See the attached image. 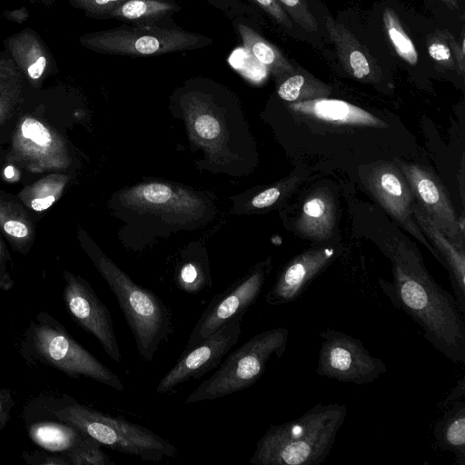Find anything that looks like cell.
<instances>
[{"label": "cell", "instance_id": "cell-38", "mask_svg": "<svg viewBox=\"0 0 465 465\" xmlns=\"http://www.w3.org/2000/svg\"><path fill=\"white\" fill-rule=\"evenodd\" d=\"M55 198L53 195L44 198H35L31 202V206L35 211H43L51 206Z\"/></svg>", "mask_w": 465, "mask_h": 465}, {"label": "cell", "instance_id": "cell-17", "mask_svg": "<svg viewBox=\"0 0 465 465\" xmlns=\"http://www.w3.org/2000/svg\"><path fill=\"white\" fill-rule=\"evenodd\" d=\"M295 114L322 122L350 126L386 128L388 124L370 112L339 99L318 98L291 103Z\"/></svg>", "mask_w": 465, "mask_h": 465}, {"label": "cell", "instance_id": "cell-22", "mask_svg": "<svg viewBox=\"0 0 465 465\" xmlns=\"http://www.w3.org/2000/svg\"><path fill=\"white\" fill-rule=\"evenodd\" d=\"M30 440L50 452L66 453L84 436L74 427L48 418L25 419Z\"/></svg>", "mask_w": 465, "mask_h": 465}, {"label": "cell", "instance_id": "cell-11", "mask_svg": "<svg viewBox=\"0 0 465 465\" xmlns=\"http://www.w3.org/2000/svg\"><path fill=\"white\" fill-rule=\"evenodd\" d=\"M65 282L63 299L69 315L97 340L114 361L120 364L122 353L107 306L84 279L66 273Z\"/></svg>", "mask_w": 465, "mask_h": 465}, {"label": "cell", "instance_id": "cell-9", "mask_svg": "<svg viewBox=\"0 0 465 465\" xmlns=\"http://www.w3.org/2000/svg\"><path fill=\"white\" fill-rule=\"evenodd\" d=\"M270 269V262L259 263L248 274L213 296L194 325L183 351L197 346L229 321L242 320L257 301Z\"/></svg>", "mask_w": 465, "mask_h": 465}, {"label": "cell", "instance_id": "cell-7", "mask_svg": "<svg viewBox=\"0 0 465 465\" xmlns=\"http://www.w3.org/2000/svg\"><path fill=\"white\" fill-rule=\"evenodd\" d=\"M213 38L184 30L179 26L117 27L84 34L81 45L95 53L144 58L166 54L182 53L212 45Z\"/></svg>", "mask_w": 465, "mask_h": 465}, {"label": "cell", "instance_id": "cell-36", "mask_svg": "<svg viewBox=\"0 0 465 465\" xmlns=\"http://www.w3.org/2000/svg\"><path fill=\"white\" fill-rule=\"evenodd\" d=\"M15 407L12 391L7 388L0 390V431L7 425L12 409Z\"/></svg>", "mask_w": 465, "mask_h": 465}, {"label": "cell", "instance_id": "cell-31", "mask_svg": "<svg viewBox=\"0 0 465 465\" xmlns=\"http://www.w3.org/2000/svg\"><path fill=\"white\" fill-rule=\"evenodd\" d=\"M251 5L257 8L267 15H269L274 22L286 29L292 28V23L289 15L282 9L277 0H247Z\"/></svg>", "mask_w": 465, "mask_h": 465}, {"label": "cell", "instance_id": "cell-32", "mask_svg": "<svg viewBox=\"0 0 465 465\" xmlns=\"http://www.w3.org/2000/svg\"><path fill=\"white\" fill-rule=\"evenodd\" d=\"M22 459L29 465H70L64 454L50 452L44 449L25 450Z\"/></svg>", "mask_w": 465, "mask_h": 465}, {"label": "cell", "instance_id": "cell-21", "mask_svg": "<svg viewBox=\"0 0 465 465\" xmlns=\"http://www.w3.org/2000/svg\"><path fill=\"white\" fill-rule=\"evenodd\" d=\"M5 45L16 66L32 80L39 79L51 62V54L46 46L31 30L26 29L12 35Z\"/></svg>", "mask_w": 465, "mask_h": 465}, {"label": "cell", "instance_id": "cell-13", "mask_svg": "<svg viewBox=\"0 0 465 465\" xmlns=\"http://www.w3.org/2000/svg\"><path fill=\"white\" fill-rule=\"evenodd\" d=\"M396 162L411 188L414 201L452 242L464 250V232L460 229V219L439 178L420 164L399 160Z\"/></svg>", "mask_w": 465, "mask_h": 465}, {"label": "cell", "instance_id": "cell-40", "mask_svg": "<svg viewBox=\"0 0 465 465\" xmlns=\"http://www.w3.org/2000/svg\"><path fill=\"white\" fill-rule=\"evenodd\" d=\"M452 51L457 58L458 64L460 68V72L464 71V38L461 39L460 49L459 50V45L452 44Z\"/></svg>", "mask_w": 465, "mask_h": 465}, {"label": "cell", "instance_id": "cell-39", "mask_svg": "<svg viewBox=\"0 0 465 465\" xmlns=\"http://www.w3.org/2000/svg\"><path fill=\"white\" fill-rule=\"evenodd\" d=\"M464 379L461 378L458 383L457 386L453 389L452 392L449 395V397L446 399L445 404L449 402H453L457 400H460V397L464 395L465 390H464Z\"/></svg>", "mask_w": 465, "mask_h": 465}, {"label": "cell", "instance_id": "cell-1", "mask_svg": "<svg viewBox=\"0 0 465 465\" xmlns=\"http://www.w3.org/2000/svg\"><path fill=\"white\" fill-rule=\"evenodd\" d=\"M392 264V284H381L393 305L422 330L424 338L456 364L465 363V315L455 297L427 271L418 250L394 240L386 243Z\"/></svg>", "mask_w": 465, "mask_h": 465}, {"label": "cell", "instance_id": "cell-5", "mask_svg": "<svg viewBox=\"0 0 465 465\" xmlns=\"http://www.w3.org/2000/svg\"><path fill=\"white\" fill-rule=\"evenodd\" d=\"M95 265L116 297L139 355L144 361H151L159 346L173 333L171 310L154 292L136 284L107 257L97 258Z\"/></svg>", "mask_w": 465, "mask_h": 465}, {"label": "cell", "instance_id": "cell-26", "mask_svg": "<svg viewBox=\"0 0 465 465\" xmlns=\"http://www.w3.org/2000/svg\"><path fill=\"white\" fill-rule=\"evenodd\" d=\"M382 18L388 37L398 55L410 64L415 65L418 63L417 50L396 13L391 8H386Z\"/></svg>", "mask_w": 465, "mask_h": 465}, {"label": "cell", "instance_id": "cell-23", "mask_svg": "<svg viewBox=\"0 0 465 465\" xmlns=\"http://www.w3.org/2000/svg\"><path fill=\"white\" fill-rule=\"evenodd\" d=\"M232 24L243 47L260 64L267 67L278 81L292 73L294 66L291 62L251 25L242 21H233Z\"/></svg>", "mask_w": 465, "mask_h": 465}, {"label": "cell", "instance_id": "cell-41", "mask_svg": "<svg viewBox=\"0 0 465 465\" xmlns=\"http://www.w3.org/2000/svg\"><path fill=\"white\" fill-rule=\"evenodd\" d=\"M5 175L7 178H12L14 176V169L12 166H8L7 168H5Z\"/></svg>", "mask_w": 465, "mask_h": 465}, {"label": "cell", "instance_id": "cell-4", "mask_svg": "<svg viewBox=\"0 0 465 465\" xmlns=\"http://www.w3.org/2000/svg\"><path fill=\"white\" fill-rule=\"evenodd\" d=\"M19 353L29 366L54 368L65 375L94 380L119 391L120 377L76 341L53 315L39 312L29 322L19 344Z\"/></svg>", "mask_w": 465, "mask_h": 465}, {"label": "cell", "instance_id": "cell-30", "mask_svg": "<svg viewBox=\"0 0 465 465\" xmlns=\"http://www.w3.org/2000/svg\"><path fill=\"white\" fill-rule=\"evenodd\" d=\"M76 8L92 18L105 19L106 15L124 0H69Z\"/></svg>", "mask_w": 465, "mask_h": 465}, {"label": "cell", "instance_id": "cell-12", "mask_svg": "<svg viewBox=\"0 0 465 465\" xmlns=\"http://www.w3.org/2000/svg\"><path fill=\"white\" fill-rule=\"evenodd\" d=\"M242 320L232 319L197 346L183 351L176 364L161 379L156 392L164 394L191 379H199L217 368L223 358L237 344Z\"/></svg>", "mask_w": 465, "mask_h": 465}, {"label": "cell", "instance_id": "cell-18", "mask_svg": "<svg viewBox=\"0 0 465 465\" xmlns=\"http://www.w3.org/2000/svg\"><path fill=\"white\" fill-rule=\"evenodd\" d=\"M325 25L333 42L342 67L353 77L363 81H379L381 69L356 36L342 24L327 17Z\"/></svg>", "mask_w": 465, "mask_h": 465}, {"label": "cell", "instance_id": "cell-33", "mask_svg": "<svg viewBox=\"0 0 465 465\" xmlns=\"http://www.w3.org/2000/svg\"><path fill=\"white\" fill-rule=\"evenodd\" d=\"M22 134L39 146H48L52 142L49 131L37 120L27 118L21 126Z\"/></svg>", "mask_w": 465, "mask_h": 465}, {"label": "cell", "instance_id": "cell-34", "mask_svg": "<svg viewBox=\"0 0 465 465\" xmlns=\"http://www.w3.org/2000/svg\"><path fill=\"white\" fill-rule=\"evenodd\" d=\"M290 187L289 183L270 187L256 194L251 201V206L256 209L270 207L276 203Z\"/></svg>", "mask_w": 465, "mask_h": 465}, {"label": "cell", "instance_id": "cell-16", "mask_svg": "<svg viewBox=\"0 0 465 465\" xmlns=\"http://www.w3.org/2000/svg\"><path fill=\"white\" fill-rule=\"evenodd\" d=\"M412 213L421 232L426 235L449 272L454 297L465 315V252L452 242L414 201Z\"/></svg>", "mask_w": 465, "mask_h": 465}, {"label": "cell", "instance_id": "cell-15", "mask_svg": "<svg viewBox=\"0 0 465 465\" xmlns=\"http://www.w3.org/2000/svg\"><path fill=\"white\" fill-rule=\"evenodd\" d=\"M121 199L129 208L191 218L199 216L204 207L194 193L158 182L134 186L122 193Z\"/></svg>", "mask_w": 465, "mask_h": 465}, {"label": "cell", "instance_id": "cell-42", "mask_svg": "<svg viewBox=\"0 0 465 465\" xmlns=\"http://www.w3.org/2000/svg\"><path fill=\"white\" fill-rule=\"evenodd\" d=\"M0 251H1V246H0Z\"/></svg>", "mask_w": 465, "mask_h": 465}, {"label": "cell", "instance_id": "cell-25", "mask_svg": "<svg viewBox=\"0 0 465 465\" xmlns=\"http://www.w3.org/2000/svg\"><path fill=\"white\" fill-rule=\"evenodd\" d=\"M279 82L277 94L281 99L289 103L325 98L331 92L329 85L300 67H294L292 73Z\"/></svg>", "mask_w": 465, "mask_h": 465}, {"label": "cell", "instance_id": "cell-27", "mask_svg": "<svg viewBox=\"0 0 465 465\" xmlns=\"http://www.w3.org/2000/svg\"><path fill=\"white\" fill-rule=\"evenodd\" d=\"M70 465H114L107 453L102 450V444L94 438L85 435L69 451L64 453Z\"/></svg>", "mask_w": 465, "mask_h": 465}, {"label": "cell", "instance_id": "cell-37", "mask_svg": "<svg viewBox=\"0 0 465 465\" xmlns=\"http://www.w3.org/2000/svg\"><path fill=\"white\" fill-rule=\"evenodd\" d=\"M4 229L8 234L18 238L25 237L29 232L27 226L18 221L6 222Z\"/></svg>", "mask_w": 465, "mask_h": 465}, {"label": "cell", "instance_id": "cell-2", "mask_svg": "<svg viewBox=\"0 0 465 465\" xmlns=\"http://www.w3.org/2000/svg\"><path fill=\"white\" fill-rule=\"evenodd\" d=\"M48 418L67 423L102 445L145 461L175 458V446L151 430L79 403L67 395L41 394L25 410V419Z\"/></svg>", "mask_w": 465, "mask_h": 465}, {"label": "cell", "instance_id": "cell-8", "mask_svg": "<svg viewBox=\"0 0 465 465\" xmlns=\"http://www.w3.org/2000/svg\"><path fill=\"white\" fill-rule=\"evenodd\" d=\"M319 336L322 340L316 367L319 376L366 385L386 373L383 361L370 354L361 340L329 328Z\"/></svg>", "mask_w": 465, "mask_h": 465}, {"label": "cell", "instance_id": "cell-24", "mask_svg": "<svg viewBox=\"0 0 465 465\" xmlns=\"http://www.w3.org/2000/svg\"><path fill=\"white\" fill-rule=\"evenodd\" d=\"M438 447L454 454L458 465H465V401L457 400L435 423Z\"/></svg>", "mask_w": 465, "mask_h": 465}, {"label": "cell", "instance_id": "cell-3", "mask_svg": "<svg viewBox=\"0 0 465 465\" xmlns=\"http://www.w3.org/2000/svg\"><path fill=\"white\" fill-rule=\"evenodd\" d=\"M347 416L340 403H318L300 417L272 425L256 444L254 465H320L330 454Z\"/></svg>", "mask_w": 465, "mask_h": 465}, {"label": "cell", "instance_id": "cell-10", "mask_svg": "<svg viewBox=\"0 0 465 465\" xmlns=\"http://www.w3.org/2000/svg\"><path fill=\"white\" fill-rule=\"evenodd\" d=\"M364 184L381 206L409 233L422 243L441 264V260L416 223L411 188L395 163L381 162L364 172Z\"/></svg>", "mask_w": 465, "mask_h": 465}, {"label": "cell", "instance_id": "cell-6", "mask_svg": "<svg viewBox=\"0 0 465 465\" xmlns=\"http://www.w3.org/2000/svg\"><path fill=\"white\" fill-rule=\"evenodd\" d=\"M289 331L276 327L255 334L220 363L219 368L204 380L185 403L216 400L252 386L263 374L268 361L281 358L288 342Z\"/></svg>", "mask_w": 465, "mask_h": 465}, {"label": "cell", "instance_id": "cell-19", "mask_svg": "<svg viewBox=\"0 0 465 465\" xmlns=\"http://www.w3.org/2000/svg\"><path fill=\"white\" fill-rule=\"evenodd\" d=\"M335 222L336 207L332 195L325 189H318L303 203L294 228L306 239L324 242L332 235Z\"/></svg>", "mask_w": 465, "mask_h": 465}, {"label": "cell", "instance_id": "cell-14", "mask_svg": "<svg viewBox=\"0 0 465 465\" xmlns=\"http://www.w3.org/2000/svg\"><path fill=\"white\" fill-rule=\"evenodd\" d=\"M333 247L308 249L292 259L278 275L265 296L272 306L284 305L300 298L312 280L318 276L336 256Z\"/></svg>", "mask_w": 465, "mask_h": 465}, {"label": "cell", "instance_id": "cell-20", "mask_svg": "<svg viewBox=\"0 0 465 465\" xmlns=\"http://www.w3.org/2000/svg\"><path fill=\"white\" fill-rule=\"evenodd\" d=\"M181 9L176 0H124L105 19L134 26L174 27L173 17Z\"/></svg>", "mask_w": 465, "mask_h": 465}, {"label": "cell", "instance_id": "cell-35", "mask_svg": "<svg viewBox=\"0 0 465 465\" xmlns=\"http://www.w3.org/2000/svg\"><path fill=\"white\" fill-rule=\"evenodd\" d=\"M428 52L430 56L441 65L448 67L453 65L451 49L446 43L440 40H433L428 45Z\"/></svg>", "mask_w": 465, "mask_h": 465}, {"label": "cell", "instance_id": "cell-29", "mask_svg": "<svg viewBox=\"0 0 465 465\" xmlns=\"http://www.w3.org/2000/svg\"><path fill=\"white\" fill-rule=\"evenodd\" d=\"M212 6L222 11L232 22L242 21L250 25L255 16L252 5L242 0H205Z\"/></svg>", "mask_w": 465, "mask_h": 465}, {"label": "cell", "instance_id": "cell-28", "mask_svg": "<svg viewBox=\"0 0 465 465\" xmlns=\"http://www.w3.org/2000/svg\"><path fill=\"white\" fill-rule=\"evenodd\" d=\"M289 17L309 33L318 30L316 19L305 0H277Z\"/></svg>", "mask_w": 465, "mask_h": 465}]
</instances>
